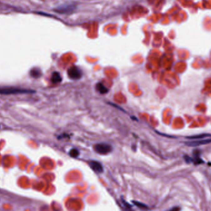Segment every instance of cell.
Listing matches in <instances>:
<instances>
[{
    "label": "cell",
    "mask_w": 211,
    "mask_h": 211,
    "mask_svg": "<svg viewBox=\"0 0 211 211\" xmlns=\"http://www.w3.org/2000/svg\"><path fill=\"white\" fill-rule=\"evenodd\" d=\"M180 209L179 208L176 207V208H173V209H170L169 211H180Z\"/></svg>",
    "instance_id": "obj_13"
},
{
    "label": "cell",
    "mask_w": 211,
    "mask_h": 211,
    "mask_svg": "<svg viewBox=\"0 0 211 211\" xmlns=\"http://www.w3.org/2000/svg\"><path fill=\"white\" fill-rule=\"evenodd\" d=\"M33 90L23 89L16 87H3L0 88V94H14L31 93Z\"/></svg>",
    "instance_id": "obj_1"
},
{
    "label": "cell",
    "mask_w": 211,
    "mask_h": 211,
    "mask_svg": "<svg viewBox=\"0 0 211 211\" xmlns=\"http://www.w3.org/2000/svg\"><path fill=\"white\" fill-rule=\"evenodd\" d=\"M211 137V134H208V133H203V134H200V135H195V136H191V137H188L187 138L189 139V140H196V139H203L205 137Z\"/></svg>",
    "instance_id": "obj_9"
},
{
    "label": "cell",
    "mask_w": 211,
    "mask_h": 211,
    "mask_svg": "<svg viewBox=\"0 0 211 211\" xmlns=\"http://www.w3.org/2000/svg\"><path fill=\"white\" fill-rule=\"evenodd\" d=\"M69 154L72 158H77L79 155V152L77 149H72L70 151Z\"/></svg>",
    "instance_id": "obj_11"
},
{
    "label": "cell",
    "mask_w": 211,
    "mask_h": 211,
    "mask_svg": "<svg viewBox=\"0 0 211 211\" xmlns=\"http://www.w3.org/2000/svg\"><path fill=\"white\" fill-rule=\"evenodd\" d=\"M68 74L70 79L77 80L82 77V72L77 66H72L68 70Z\"/></svg>",
    "instance_id": "obj_2"
},
{
    "label": "cell",
    "mask_w": 211,
    "mask_h": 211,
    "mask_svg": "<svg viewBox=\"0 0 211 211\" xmlns=\"http://www.w3.org/2000/svg\"><path fill=\"white\" fill-rule=\"evenodd\" d=\"M95 151L100 154H107L112 151V146L106 143H98L94 146Z\"/></svg>",
    "instance_id": "obj_3"
},
{
    "label": "cell",
    "mask_w": 211,
    "mask_h": 211,
    "mask_svg": "<svg viewBox=\"0 0 211 211\" xmlns=\"http://www.w3.org/2000/svg\"><path fill=\"white\" fill-rule=\"evenodd\" d=\"M89 165L92 170L96 173H102L103 172V165L98 161H91L89 162Z\"/></svg>",
    "instance_id": "obj_5"
},
{
    "label": "cell",
    "mask_w": 211,
    "mask_h": 211,
    "mask_svg": "<svg viewBox=\"0 0 211 211\" xmlns=\"http://www.w3.org/2000/svg\"><path fill=\"white\" fill-rule=\"evenodd\" d=\"M133 203L135 204H136L138 208H140L141 209H146V208H147V206L145 204H142V203H138L137 201H133Z\"/></svg>",
    "instance_id": "obj_12"
},
{
    "label": "cell",
    "mask_w": 211,
    "mask_h": 211,
    "mask_svg": "<svg viewBox=\"0 0 211 211\" xmlns=\"http://www.w3.org/2000/svg\"><path fill=\"white\" fill-rule=\"evenodd\" d=\"M211 143V138H210V139H206V140H202L189 141V142H187L185 143L189 146H196L209 144V143Z\"/></svg>",
    "instance_id": "obj_6"
},
{
    "label": "cell",
    "mask_w": 211,
    "mask_h": 211,
    "mask_svg": "<svg viewBox=\"0 0 211 211\" xmlns=\"http://www.w3.org/2000/svg\"><path fill=\"white\" fill-rule=\"evenodd\" d=\"M30 74L33 77H35V78H38L42 75L40 70H39L37 69H34L31 70Z\"/></svg>",
    "instance_id": "obj_10"
},
{
    "label": "cell",
    "mask_w": 211,
    "mask_h": 211,
    "mask_svg": "<svg viewBox=\"0 0 211 211\" xmlns=\"http://www.w3.org/2000/svg\"><path fill=\"white\" fill-rule=\"evenodd\" d=\"M96 88L99 93L103 94L107 93L109 92V90L101 83H98L96 85Z\"/></svg>",
    "instance_id": "obj_8"
},
{
    "label": "cell",
    "mask_w": 211,
    "mask_h": 211,
    "mask_svg": "<svg viewBox=\"0 0 211 211\" xmlns=\"http://www.w3.org/2000/svg\"><path fill=\"white\" fill-rule=\"evenodd\" d=\"M75 6L73 4H66L57 8L54 11L61 14H71L75 10Z\"/></svg>",
    "instance_id": "obj_4"
},
{
    "label": "cell",
    "mask_w": 211,
    "mask_h": 211,
    "mask_svg": "<svg viewBox=\"0 0 211 211\" xmlns=\"http://www.w3.org/2000/svg\"><path fill=\"white\" fill-rule=\"evenodd\" d=\"M51 80L53 83H59L62 82V77L59 72H54L52 73Z\"/></svg>",
    "instance_id": "obj_7"
}]
</instances>
